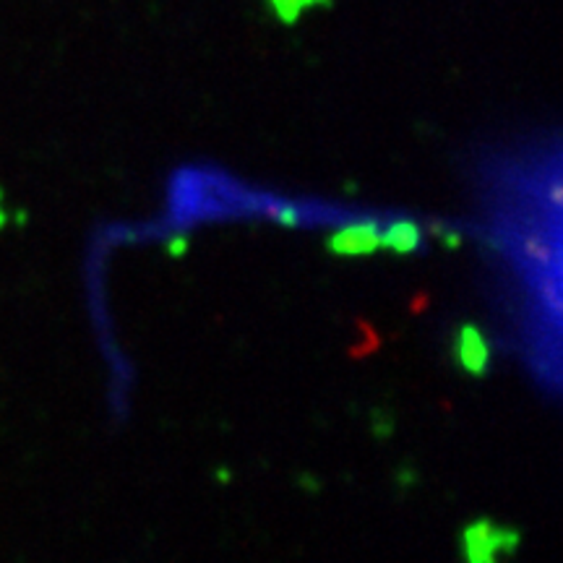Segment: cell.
<instances>
[{
  "mask_svg": "<svg viewBox=\"0 0 563 563\" xmlns=\"http://www.w3.org/2000/svg\"><path fill=\"white\" fill-rule=\"evenodd\" d=\"M465 342H467V347H465V363H467L469 368H480V366H482V360H485V352H482V342H480V336H477V334H472V331H467Z\"/></svg>",
  "mask_w": 563,
  "mask_h": 563,
  "instance_id": "6da1fadb",
  "label": "cell"
},
{
  "mask_svg": "<svg viewBox=\"0 0 563 563\" xmlns=\"http://www.w3.org/2000/svg\"><path fill=\"white\" fill-rule=\"evenodd\" d=\"M5 225V214H3V193H0V228Z\"/></svg>",
  "mask_w": 563,
  "mask_h": 563,
  "instance_id": "7a4b0ae2",
  "label": "cell"
}]
</instances>
